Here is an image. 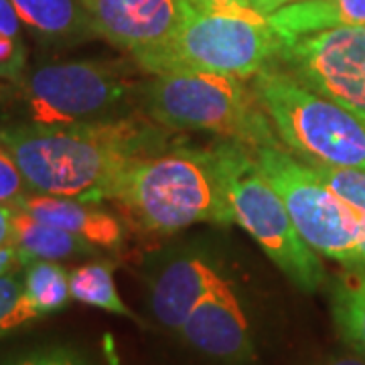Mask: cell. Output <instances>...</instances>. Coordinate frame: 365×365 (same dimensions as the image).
Here are the masks:
<instances>
[{"label": "cell", "mask_w": 365, "mask_h": 365, "mask_svg": "<svg viewBox=\"0 0 365 365\" xmlns=\"http://www.w3.org/2000/svg\"><path fill=\"white\" fill-rule=\"evenodd\" d=\"M0 144L35 193L100 203L112 201L130 160L165 153V132L132 118L71 126L33 122L0 130Z\"/></svg>", "instance_id": "6da1fadb"}, {"label": "cell", "mask_w": 365, "mask_h": 365, "mask_svg": "<svg viewBox=\"0 0 365 365\" xmlns=\"http://www.w3.org/2000/svg\"><path fill=\"white\" fill-rule=\"evenodd\" d=\"M112 201L148 232L173 234L193 223H234L211 150L177 148L134 158Z\"/></svg>", "instance_id": "7a4b0ae2"}, {"label": "cell", "mask_w": 365, "mask_h": 365, "mask_svg": "<svg viewBox=\"0 0 365 365\" xmlns=\"http://www.w3.org/2000/svg\"><path fill=\"white\" fill-rule=\"evenodd\" d=\"M282 45L268 14L256 9L203 11L185 0V16L175 35L134 61L153 76L213 73L244 81L272 66Z\"/></svg>", "instance_id": "3957f363"}, {"label": "cell", "mask_w": 365, "mask_h": 365, "mask_svg": "<svg viewBox=\"0 0 365 365\" xmlns=\"http://www.w3.org/2000/svg\"><path fill=\"white\" fill-rule=\"evenodd\" d=\"M211 153L234 223L242 225L258 242L294 287L317 292L325 282L321 258L300 237L282 197L262 170L254 153L234 140L215 146Z\"/></svg>", "instance_id": "277c9868"}, {"label": "cell", "mask_w": 365, "mask_h": 365, "mask_svg": "<svg viewBox=\"0 0 365 365\" xmlns=\"http://www.w3.org/2000/svg\"><path fill=\"white\" fill-rule=\"evenodd\" d=\"M144 104L170 130H205L250 150L284 146L256 91L237 78L213 73H163L148 81Z\"/></svg>", "instance_id": "5b68a950"}, {"label": "cell", "mask_w": 365, "mask_h": 365, "mask_svg": "<svg viewBox=\"0 0 365 365\" xmlns=\"http://www.w3.org/2000/svg\"><path fill=\"white\" fill-rule=\"evenodd\" d=\"M252 90L294 157L365 173V124L343 106L309 90L288 69L274 66L254 78Z\"/></svg>", "instance_id": "8992f818"}, {"label": "cell", "mask_w": 365, "mask_h": 365, "mask_svg": "<svg viewBox=\"0 0 365 365\" xmlns=\"http://www.w3.org/2000/svg\"><path fill=\"white\" fill-rule=\"evenodd\" d=\"M252 153L282 197L300 237L317 254L347 268L365 266L361 215L287 146H264Z\"/></svg>", "instance_id": "52a82bcc"}, {"label": "cell", "mask_w": 365, "mask_h": 365, "mask_svg": "<svg viewBox=\"0 0 365 365\" xmlns=\"http://www.w3.org/2000/svg\"><path fill=\"white\" fill-rule=\"evenodd\" d=\"M130 69L104 59L43 66L21 79L23 100L33 122L45 126L110 120L134 88Z\"/></svg>", "instance_id": "ba28073f"}, {"label": "cell", "mask_w": 365, "mask_h": 365, "mask_svg": "<svg viewBox=\"0 0 365 365\" xmlns=\"http://www.w3.org/2000/svg\"><path fill=\"white\" fill-rule=\"evenodd\" d=\"M282 41L278 61L284 69L365 124V26H335Z\"/></svg>", "instance_id": "9c48e42d"}, {"label": "cell", "mask_w": 365, "mask_h": 365, "mask_svg": "<svg viewBox=\"0 0 365 365\" xmlns=\"http://www.w3.org/2000/svg\"><path fill=\"white\" fill-rule=\"evenodd\" d=\"M98 37L138 57L175 35L185 0H81Z\"/></svg>", "instance_id": "30bf717a"}, {"label": "cell", "mask_w": 365, "mask_h": 365, "mask_svg": "<svg viewBox=\"0 0 365 365\" xmlns=\"http://www.w3.org/2000/svg\"><path fill=\"white\" fill-rule=\"evenodd\" d=\"M193 349L222 364H246L254 357V339L246 311L227 278L209 290L179 329Z\"/></svg>", "instance_id": "8fae6325"}, {"label": "cell", "mask_w": 365, "mask_h": 365, "mask_svg": "<svg viewBox=\"0 0 365 365\" xmlns=\"http://www.w3.org/2000/svg\"><path fill=\"white\" fill-rule=\"evenodd\" d=\"M222 274L201 256H182L165 266L150 287V311L158 323L177 331Z\"/></svg>", "instance_id": "7c38bea8"}, {"label": "cell", "mask_w": 365, "mask_h": 365, "mask_svg": "<svg viewBox=\"0 0 365 365\" xmlns=\"http://www.w3.org/2000/svg\"><path fill=\"white\" fill-rule=\"evenodd\" d=\"M13 205L23 209L31 217L55 225L88 240L96 248L116 250L124 242V227L116 215L100 209L96 203L71 197L25 193Z\"/></svg>", "instance_id": "4fadbf2b"}, {"label": "cell", "mask_w": 365, "mask_h": 365, "mask_svg": "<svg viewBox=\"0 0 365 365\" xmlns=\"http://www.w3.org/2000/svg\"><path fill=\"white\" fill-rule=\"evenodd\" d=\"M23 25L49 45H78L98 37L81 0H11Z\"/></svg>", "instance_id": "5bb4252c"}, {"label": "cell", "mask_w": 365, "mask_h": 365, "mask_svg": "<svg viewBox=\"0 0 365 365\" xmlns=\"http://www.w3.org/2000/svg\"><path fill=\"white\" fill-rule=\"evenodd\" d=\"M268 19L282 39L335 26H365V0H294Z\"/></svg>", "instance_id": "9a60e30c"}, {"label": "cell", "mask_w": 365, "mask_h": 365, "mask_svg": "<svg viewBox=\"0 0 365 365\" xmlns=\"http://www.w3.org/2000/svg\"><path fill=\"white\" fill-rule=\"evenodd\" d=\"M13 230L14 248L19 252L21 264H31L35 260H67L73 256H88L96 252V246L88 240L49 223L39 222L16 205H14Z\"/></svg>", "instance_id": "2e32d148"}, {"label": "cell", "mask_w": 365, "mask_h": 365, "mask_svg": "<svg viewBox=\"0 0 365 365\" xmlns=\"http://www.w3.org/2000/svg\"><path fill=\"white\" fill-rule=\"evenodd\" d=\"M333 317L341 337L365 357V266L343 274L333 292Z\"/></svg>", "instance_id": "e0dca14e"}, {"label": "cell", "mask_w": 365, "mask_h": 365, "mask_svg": "<svg viewBox=\"0 0 365 365\" xmlns=\"http://www.w3.org/2000/svg\"><path fill=\"white\" fill-rule=\"evenodd\" d=\"M69 288L71 299L112 314L138 321V317L132 313L120 297L114 282V266L108 262H91L76 268L69 274Z\"/></svg>", "instance_id": "ac0fdd59"}, {"label": "cell", "mask_w": 365, "mask_h": 365, "mask_svg": "<svg viewBox=\"0 0 365 365\" xmlns=\"http://www.w3.org/2000/svg\"><path fill=\"white\" fill-rule=\"evenodd\" d=\"M25 297L39 317L61 311L71 299L69 274L57 262H31L25 276Z\"/></svg>", "instance_id": "d6986e66"}, {"label": "cell", "mask_w": 365, "mask_h": 365, "mask_svg": "<svg viewBox=\"0 0 365 365\" xmlns=\"http://www.w3.org/2000/svg\"><path fill=\"white\" fill-rule=\"evenodd\" d=\"M21 16L11 0H0V79L21 83L26 67V47L21 37Z\"/></svg>", "instance_id": "ffe728a7"}, {"label": "cell", "mask_w": 365, "mask_h": 365, "mask_svg": "<svg viewBox=\"0 0 365 365\" xmlns=\"http://www.w3.org/2000/svg\"><path fill=\"white\" fill-rule=\"evenodd\" d=\"M35 319L39 314L26 300L25 284L13 274L0 276V339Z\"/></svg>", "instance_id": "44dd1931"}, {"label": "cell", "mask_w": 365, "mask_h": 365, "mask_svg": "<svg viewBox=\"0 0 365 365\" xmlns=\"http://www.w3.org/2000/svg\"><path fill=\"white\" fill-rule=\"evenodd\" d=\"M311 169L323 179V181L337 193L343 197L349 205H351L365 223V173L364 170L351 169H335V167H327L319 163H307ZM364 260H365V246H364Z\"/></svg>", "instance_id": "7402d4cb"}, {"label": "cell", "mask_w": 365, "mask_h": 365, "mask_svg": "<svg viewBox=\"0 0 365 365\" xmlns=\"http://www.w3.org/2000/svg\"><path fill=\"white\" fill-rule=\"evenodd\" d=\"M26 181L13 155L0 144V203H14L26 193Z\"/></svg>", "instance_id": "603a6c76"}, {"label": "cell", "mask_w": 365, "mask_h": 365, "mask_svg": "<svg viewBox=\"0 0 365 365\" xmlns=\"http://www.w3.org/2000/svg\"><path fill=\"white\" fill-rule=\"evenodd\" d=\"M13 365H83V361L69 349H45L29 353Z\"/></svg>", "instance_id": "cb8c5ba5"}, {"label": "cell", "mask_w": 365, "mask_h": 365, "mask_svg": "<svg viewBox=\"0 0 365 365\" xmlns=\"http://www.w3.org/2000/svg\"><path fill=\"white\" fill-rule=\"evenodd\" d=\"M187 2L191 6H195V9H203V11H225V13L254 9L252 0H187Z\"/></svg>", "instance_id": "d4e9b609"}, {"label": "cell", "mask_w": 365, "mask_h": 365, "mask_svg": "<svg viewBox=\"0 0 365 365\" xmlns=\"http://www.w3.org/2000/svg\"><path fill=\"white\" fill-rule=\"evenodd\" d=\"M13 203H0V248L14 246V230H13Z\"/></svg>", "instance_id": "484cf974"}, {"label": "cell", "mask_w": 365, "mask_h": 365, "mask_svg": "<svg viewBox=\"0 0 365 365\" xmlns=\"http://www.w3.org/2000/svg\"><path fill=\"white\" fill-rule=\"evenodd\" d=\"M19 264H21V258H19V252H16L14 246L0 248V276H4V274L14 270Z\"/></svg>", "instance_id": "4316f807"}, {"label": "cell", "mask_w": 365, "mask_h": 365, "mask_svg": "<svg viewBox=\"0 0 365 365\" xmlns=\"http://www.w3.org/2000/svg\"><path fill=\"white\" fill-rule=\"evenodd\" d=\"M290 2H294V0H252L254 9H256V11H260V13H264V14L276 13L278 9L287 6V4H290Z\"/></svg>", "instance_id": "83f0119b"}, {"label": "cell", "mask_w": 365, "mask_h": 365, "mask_svg": "<svg viewBox=\"0 0 365 365\" xmlns=\"http://www.w3.org/2000/svg\"><path fill=\"white\" fill-rule=\"evenodd\" d=\"M321 365H365V357L359 353L357 355H335Z\"/></svg>", "instance_id": "f1b7e54d"}]
</instances>
